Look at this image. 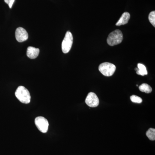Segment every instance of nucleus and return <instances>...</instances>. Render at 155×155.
<instances>
[{"instance_id":"f257e3e1","label":"nucleus","mask_w":155,"mask_h":155,"mask_svg":"<svg viewBox=\"0 0 155 155\" xmlns=\"http://www.w3.org/2000/svg\"><path fill=\"white\" fill-rule=\"evenodd\" d=\"M15 95L19 101L23 104H29L30 102L31 96L29 92L25 87H18L15 92Z\"/></svg>"},{"instance_id":"f03ea898","label":"nucleus","mask_w":155,"mask_h":155,"mask_svg":"<svg viewBox=\"0 0 155 155\" xmlns=\"http://www.w3.org/2000/svg\"><path fill=\"white\" fill-rule=\"evenodd\" d=\"M123 38L122 31L119 29H117L109 34L107 39V42L109 45L114 46L121 43Z\"/></svg>"},{"instance_id":"7ed1b4c3","label":"nucleus","mask_w":155,"mask_h":155,"mask_svg":"<svg viewBox=\"0 0 155 155\" xmlns=\"http://www.w3.org/2000/svg\"><path fill=\"white\" fill-rule=\"evenodd\" d=\"M116 67L114 64L105 62L100 64L99 70L103 75L105 76H112L116 71Z\"/></svg>"},{"instance_id":"20e7f679","label":"nucleus","mask_w":155,"mask_h":155,"mask_svg":"<svg viewBox=\"0 0 155 155\" xmlns=\"http://www.w3.org/2000/svg\"><path fill=\"white\" fill-rule=\"evenodd\" d=\"M73 40L72 34L70 31H67L62 43V51L64 54H67L71 50Z\"/></svg>"},{"instance_id":"39448f33","label":"nucleus","mask_w":155,"mask_h":155,"mask_svg":"<svg viewBox=\"0 0 155 155\" xmlns=\"http://www.w3.org/2000/svg\"><path fill=\"white\" fill-rule=\"evenodd\" d=\"M35 125L39 130L42 133L47 132L48 129L49 123L47 119L42 116H38L35 119Z\"/></svg>"},{"instance_id":"423d86ee","label":"nucleus","mask_w":155,"mask_h":155,"mask_svg":"<svg viewBox=\"0 0 155 155\" xmlns=\"http://www.w3.org/2000/svg\"><path fill=\"white\" fill-rule=\"evenodd\" d=\"M85 103L91 107H96L99 105V100L97 95L93 92H90L85 99Z\"/></svg>"},{"instance_id":"0eeeda50","label":"nucleus","mask_w":155,"mask_h":155,"mask_svg":"<svg viewBox=\"0 0 155 155\" xmlns=\"http://www.w3.org/2000/svg\"><path fill=\"white\" fill-rule=\"evenodd\" d=\"M15 36L17 40L19 42H22L27 40L28 38V34L26 31L22 27H18L15 32Z\"/></svg>"},{"instance_id":"6e6552de","label":"nucleus","mask_w":155,"mask_h":155,"mask_svg":"<svg viewBox=\"0 0 155 155\" xmlns=\"http://www.w3.org/2000/svg\"><path fill=\"white\" fill-rule=\"evenodd\" d=\"M40 50L37 48L28 47L27 50V57L30 59H34L37 58L39 54Z\"/></svg>"},{"instance_id":"1a4fd4ad","label":"nucleus","mask_w":155,"mask_h":155,"mask_svg":"<svg viewBox=\"0 0 155 155\" xmlns=\"http://www.w3.org/2000/svg\"><path fill=\"white\" fill-rule=\"evenodd\" d=\"M130 18V14L128 12H125L123 13L120 17V19L116 22V25L120 26V25H125L128 23V21Z\"/></svg>"},{"instance_id":"9d476101","label":"nucleus","mask_w":155,"mask_h":155,"mask_svg":"<svg viewBox=\"0 0 155 155\" xmlns=\"http://www.w3.org/2000/svg\"><path fill=\"white\" fill-rule=\"evenodd\" d=\"M136 70L137 74L139 75L144 76L145 75H147V71L145 66L143 64H137V68H135Z\"/></svg>"},{"instance_id":"9b49d317","label":"nucleus","mask_w":155,"mask_h":155,"mask_svg":"<svg viewBox=\"0 0 155 155\" xmlns=\"http://www.w3.org/2000/svg\"><path fill=\"white\" fill-rule=\"evenodd\" d=\"M140 91L147 94L150 93L152 91V88L149 84L143 83L139 87Z\"/></svg>"},{"instance_id":"f8f14e48","label":"nucleus","mask_w":155,"mask_h":155,"mask_svg":"<svg viewBox=\"0 0 155 155\" xmlns=\"http://www.w3.org/2000/svg\"><path fill=\"white\" fill-rule=\"evenodd\" d=\"M147 136L150 140H155V128H150L146 132Z\"/></svg>"},{"instance_id":"ddd939ff","label":"nucleus","mask_w":155,"mask_h":155,"mask_svg":"<svg viewBox=\"0 0 155 155\" xmlns=\"http://www.w3.org/2000/svg\"><path fill=\"white\" fill-rule=\"evenodd\" d=\"M149 20L152 25L155 27V11H153L150 13L149 15Z\"/></svg>"},{"instance_id":"4468645a","label":"nucleus","mask_w":155,"mask_h":155,"mask_svg":"<svg viewBox=\"0 0 155 155\" xmlns=\"http://www.w3.org/2000/svg\"><path fill=\"white\" fill-rule=\"evenodd\" d=\"M130 99L131 101L133 103H138V104H140L142 102V99L140 97L137 96L136 95L131 96L130 97Z\"/></svg>"},{"instance_id":"2eb2a0df","label":"nucleus","mask_w":155,"mask_h":155,"mask_svg":"<svg viewBox=\"0 0 155 155\" xmlns=\"http://www.w3.org/2000/svg\"><path fill=\"white\" fill-rule=\"evenodd\" d=\"M5 2L8 5L10 8H12V6L15 2V0H4Z\"/></svg>"}]
</instances>
